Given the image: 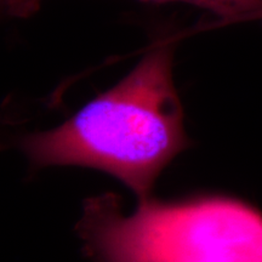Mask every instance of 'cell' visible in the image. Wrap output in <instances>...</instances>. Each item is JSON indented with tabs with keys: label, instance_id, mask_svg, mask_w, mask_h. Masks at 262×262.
<instances>
[{
	"label": "cell",
	"instance_id": "obj_1",
	"mask_svg": "<svg viewBox=\"0 0 262 262\" xmlns=\"http://www.w3.org/2000/svg\"><path fill=\"white\" fill-rule=\"evenodd\" d=\"M170 40L149 50L112 88L56 127L27 134L17 147L35 169L81 166L113 176L139 199L192 146L173 80Z\"/></svg>",
	"mask_w": 262,
	"mask_h": 262
},
{
	"label": "cell",
	"instance_id": "obj_2",
	"mask_svg": "<svg viewBox=\"0 0 262 262\" xmlns=\"http://www.w3.org/2000/svg\"><path fill=\"white\" fill-rule=\"evenodd\" d=\"M75 232L91 262H262V209L221 191L148 196L129 215L103 193L84 202Z\"/></svg>",
	"mask_w": 262,
	"mask_h": 262
},
{
	"label": "cell",
	"instance_id": "obj_3",
	"mask_svg": "<svg viewBox=\"0 0 262 262\" xmlns=\"http://www.w3.org/2000/svg\"><path fill=\"white\" fill-rule=\"evenodd\" d=\"M143 3H185L205 9L216 15L221 25L243 21H260L262 17V0H139Z\"/></svg>",
	"mask_w": 262,
	"mask_h": 262
},
{
	"label": "cell",
	"instance_id": "obj_4",
	"mask_svg": "<svg viewBox=\"0 0 262 262\" xmlns=\"http://www.w3.org/2000/svg\"><path fill=\"white\" fill-rule=\"evenodd\" d=\"M44 0H0L2 9L8 17L29 18L40 10Z\"/></svg>",
	"mask_w": 262,
	"mask_h": 262
},
{
	"label": "cell",
	"instance_id": "obj_5",
	"mask_svg": "<svg viewBox=\"0 0 262 262\" xmlns=\"http://www.w3.org/2000/svg\"><path fill=\"white\" fill-rule=\"evenodd\" d=\"M260 21H262V17H261V19H260Z\"/></svg>",
	"mask_w": 262,
	"mask_h": 262
}]
</instances>
